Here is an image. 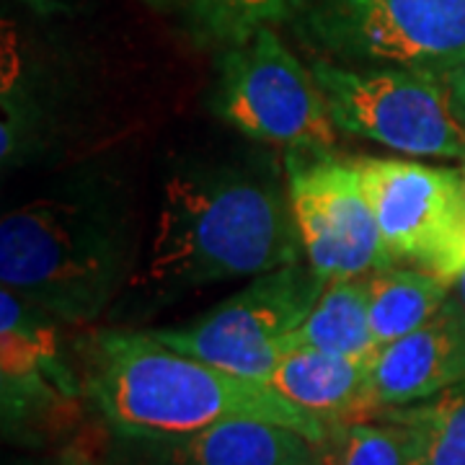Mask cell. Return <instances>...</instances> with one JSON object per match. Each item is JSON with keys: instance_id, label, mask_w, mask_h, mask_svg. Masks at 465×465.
Here are the masks:
<instances>
[{"instance_id": "obj_10", "label": "cell", "mask_w": 465, "mask_h": 465, "mask_svg": "<svg viewBox=\"0 0 465 465\" xmlns=\"http://www.w3.org/2000/svg\"><path fill=\"white\" fill-rule=\"evenodd\" d=\"M104 460L109 465H302L316 460V445L280 424L225 421L171 437L114 434Z\"/></svg>"}, {"instance_id": "obj_11", "label": "cell", "mask_w": 465, "mask_h": 465, "mask_svg": "<svg viewBox=\"0 0 465 465\" xmlns=\"http://www.w3.org/2000/svg\"><path fill=\"white\" fill-rule=\"evenodd\" d=\"M460 382H465V305L452 292L437 316L375 354V414L432 399Z\"/></svg>"}, {"instance_id": "obj_8", "label": "cell", "mask_w": 465, "mask_h": 465, "mask_svg": "<svg viewBox=\"0 0 465 465\" xmlns=\"http://www.w3.org/2000/svg\"><path fill=\"white\" fill-rule=\"evenodd\" d=\"M354 163L391 259L455 284L465 269L460 168L403 158H362Z\"/></svg>"}, {"instance_id": "obj_1", "label": "cell", "mask_w": 465, "mask_h": 465, "mask_svg": "<svg viewBox=\"0 0 465 465\" xmlns=\"http://www.w3.org/2000/svg\"><path fill=\"white\" fill-rule=\"evenodd\" d=\"M302 259L290 197L274 171L197 163L168 176L143 280L158 292H183Z\"/></svg>"}, {"instance_id": "obj_7", "label": "cell", "mask_w": 465, "mask_h": 465, "mask_svg": "<svg viewBox=\"0 0 465 465\" xmlns=\"http://www.w3.org/2000/svg\"><path fill=\"white\" fill-rule=\"evenodd\" d=\"M326 284L329 280L302 259L253 277L189 326L150 333L176 351L266 385L290 351V336L313 311Z\"/></svg>"}, {"instance_id": "obj_22", "label": "cell", "mask_w": 465, "mask_h": 465, "mask_svg": "<svg viewBox=\"0 0 465 465\" xmlns=\"http://www.w3.org/2000/svg\"><path fill=\"white\" fill-rule=\"evenodd\" d=\"M458 168H460V173H463V182H465V161H460V166Z\"/></svg>"}, {"instance_id": "obj_17", "label": "cell", "mask_w": 465, "mask_h": 465, "mask_svg": "<svg viewBox=\"0 0 465 465\" xmlns=\"http://www.w3.org/2000/svg\"><path fill=\"white\" fill-rule=\"evenodd\" d=\"M316 460L318 465H411L409 432L385 419L339 421L316 445Z\"/></svg>"}, {"instance_id": "obj_3", "label": "cell", "mask_w": 465, "mask_h": 465, "mask_svg": "<svg viewBox=\"0 0 465 465\" xmlns=\"http://www.w3.org/2000/svg\"><path fill=\"white\" fill-rule=\"evenodd\" d=\"M127 264L124 220L96 197H42L0 223L3 287L60 326L96 321Z\"/></svg>"}, {"instance_id": "obj_4", "label": "cell", "mask_w": 465, "mask_h": 465, "mask_svg": "<svg viewBox=\"0 0 465 465\" xmlns=\"http://www.w3.org/2000/svg\"><path fill=\"white\" fill-rule=\"evenodd\" d=\"M336 130L411 158L465 161V106L445 75L313 57Z\"/></svg>"}, {"instance_id": "obj_9", "label": "cell", "mask_w": 465, "mask_h": 465, "mask_svg": "<svg viewBox=\"0 0 465 465\" xmlns=\"http://www.w3.org/2000/svg\"><path fill=\"white\" fill-rule=\"evenodd\" d=\"M287 197L302 256L326 280H354L396 264L382 243L357 163L287 153Z\"/></svg>"}, {"instance_id": "obj_15", "label": "cell", "mask_w": 465, "mask_h": 465, "mask_svg": "<svg viewBox=\"0 0 465 465\" xmlns=\"http://www.w3.org/2000/svg\"><path fill=\"white\" fill-rule=\"evenodd\" d=\"M295 347L372 360L381 347L375 344L370 326L365 277L329 280L313 311L290 336V349Z\"/></svg>"}, {"instance_id": "obj_12", "label": "cell", "mask_w": 465, "mask_h": 465, "mask_svg": "<svg viewBox=\"0 0 465 465\" xmlns=\"http://www.w3.org/2000/svg\"><path fill=\"white\" fill-rule=\"evenodd\" d=\"M57 321L32 308L3 287L0 339H3V414L16 424L54 401L75 393V375L60 354Z\"/></svg>"}, {"instance_id": "obj_5", "label": "cell", "mask_w": 465, "mask_h": 465, "mask_svg": "<svg viewBox=\"0 0 465 465\" xmlns=\"http://www.w3.org/2000/svg\"><path fill=\"white\" fill-rule=\"evenodd\" d=\"M298 36L344 65L445 75L465 60V0H290Z\"/></svg>"}, {"instance_id": "obj_16", "label": "cell", "mask_w": 465, "mask_h": 465, "mask_svg": "<svg viewBox=\"0 0 465 465\" xmlns=\"http://www.w3.org/2000/svg\"><path fill=\"white\" fill-rule=\"evenodd\" d=\"M372 419L406 427L411 465H465V382L411 406L382 409Z\"/></svg>"}, {"instance_id": "obj_20", "label": "cell", "mask_w": 465, "mask_h": 465, "mask_svg": "<svg viewBox=\"0 0 465 465\" xmlns=\"http://www.w3.org/2000/svg\"><path fill=\"white\" fill-rule=\"evenodd\" d=\"M450 85H452V91H455V96L460 99V104L465 106V60L460 63V65L455 67L452 73L448 75Z\"/></svg>"}, {"instance_id": "obj_14", "label": "cell", "mask_w": 465, "mask_h": 465, "mask_svg": "<svg viewBox=\"0 0 465 465\" xmlns=\"http://www.w3.org/2000/svg\"><path fill=\"white\" fill-rule=\"evenodd\" d=\"M367 308L375 344L385 347L416 331L452 295V282L416 266L391 264L365 277Z\"/></svg>"}, {"instance_id": "obj_19", "label": "cell", "mask_w": 465, "mask_h": 465, "mask_svg": "<svg viewBox=\"0 0 465 465\" xmlns=\"http://www.w3.org/2000/svg\"><path fill=\"white\" fill-rule=\"evenodd\" d=\"M54 465H109L99 455H91L88 450L81 448H67L57 455Z\"/></svg>"}, {"instance_id": "obj_23", "label": "cell", "mask_w": 465, "mask_h": 465, "mask_svg": "<svg viewBox=\"0 0 465 465\" xmlns=\"http://www.w3.org/2000/svg\"><path fill=\"white\" fill-rule=\"evenodd\" d=\"M302 465H318V460H311V463H302Z\"/></svg>"}, {"instance_id": "obj_21", "label": "cell", "mask_w": 465, "mask_h": 465, "mask_svg": "<svg viewBox=\"0 0 465 465\" xmlns=\"http://www.w3.org/2000/svg\"><path fill=\"white\" fill-rule=\"evenodd\" d=\"M452 292H455V295H458V300H460V302L465 305V269L460 272V277L455 280V284H452Z\"/></svg>"}, {"instance_id": "obj_6", "label": "cell", "mask_w": 465, "mask_h": 465, "mask_svg": "<svg viewBox=\"0 0 465 465\" xmlns=\"http://www.w3.org/2000/svg\"><path fill=\"white\" fill-rule=\"evenodd\" d=\"M215 112L232 130L287 153L333 155L336 148V124L313 70L272 29L225 52Z\"/></svg>"}, {"instance_id": "obj_18", "label": "cell", "mask_w": 465, "mask_h": 465, "mask_svg": "<svg viewBox=\"0 0 465 465\" xmlns=\"http://www.w3.org/2000/svg\"><path fill=\"white\" fill-rule=\"evenodd\" d=\"M183 5L197 36L225 50L246 45L290 11V0H183Z\"/></svg>"}, {"instance_id": "obj_2", "label": "cell", "mask_w": 465, "mask_h": 465, "mask_svg": "<svg viewBox=\"0 0 465 465\" xmlns=\"http://www.w3.org/2000/svg\"><path fill=\"white\" fill-rule=\"evenodd\" d=\"M84 388L112 434L171 437L225 424L269 421L318 445L329 424L249 381L166 347L150 331L94 333L85 347Z\"/></svg>"}, {"instance_id": "obj_13", "label": "cell", "mask_w": 465, "mask_h": 465, "mask_svg": "<svg viewBox=\"0 0 465 465\" xmlns=\"http://www.w3.org/2000/svg\"><path fill=\"white\" fill-rule=\"evenodd\" d=\"M372 360L295 347L277 362L266 385L329 427L360 421L375 414Z\"/></svg>"}]
</instances>
